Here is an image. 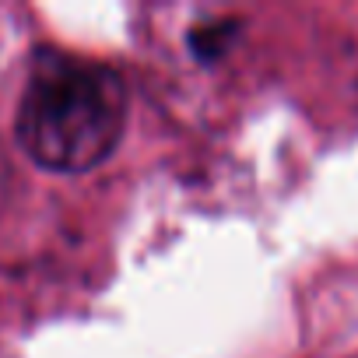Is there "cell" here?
Here are the masks:
<instances>
[{"label":"cell","instance_id":"6da1fadb","mask_svg":"<svg viewBox=\"0 0 358 358\" xmlns=\"http://www.w3.org/2000/svg\"><path fill=\"white\" fill-rule=\"evenodd\" d=\"M127 113L130 95L116 67L43 46L18 99L15 137L39 169L78 176L116 151Z\"/></svg>","mask_w":358,"mask_h":358},{"label":"cell","instance_id":"7a4b0ae2","mask_svg":"<svg viewBox=\"0 0 358 358\" xmlns=\"http://www.w3.org/2000/svg\"><path fill=\"white\" fill-rule=\"evenodd\" d=\"M239 36V22H215V25H201L190 32V50L201 60H218L225 57V50L232 46V39Z\"/></svg>","mask_w":358,"mask_h":358}]
</instances>
